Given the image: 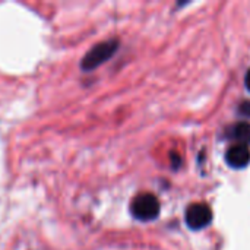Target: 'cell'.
<instances>
[{
	"label": "cell",
	"instance_id": "cell-1",
	"mask_svg": "<svg viewBox=\"0 0 250 250\" xmlns=\"http://www.w3.org/2000/svg\"><path fill=\"white\" fill-rule=\"evenodd\" d=\"M117 50H119V40H116V38L95 44L83 56V59L81 62V69L83 72H91V70L97 69L98 66H101L103 63L110 60L116 54Z\"/></svg>",
	"mask_w": 250,
	"mask_h": 250
},
{
	"label": "cell",
	"instance_id": "cell-2",
	"mask_svg": "<svg viewBox=\"0 0 250 250\" xmlns=\"http://www.w3.org/2000/svg\"><path fill=\"white\" fill-rule=\"evenodd\" d=\"M160 201L152 193L138 195L130 205L132 215L139 221H152L160 215Z\"/></svg>",
	"mask_w": 250,
	"mask_h": 250
},
{
	"label": "cell",
	"instance_id": "cell-3",
	"mask_svg": "<svg viewBox=\"0 0 250 250\" xmlns=\"http://www.w3.org/2000/svg\"><path fill=\"white\" fill-rule=\"evenodd\" d=\"M185 220L189 229L192 230H202L208 227L212 221V211L209 205L204 202H196L188 207Z\"/></svg>",
	"mask_w": 250,
	"mask_h": 250
},
{
	"label": "cell",
	"instance_id": "cell-4",
	"mask_svg": "<svg viewBox=\"0 0 250 250\" xmlns=\"http://www.w3.org/2000/svg\"><path fill=\"white\" fill-rule=\"evenodd\" d=\"M226 160L233 168H245L250 163V148L248 145L234 144L227 149Z\"/></svg>",
	"mask_w": 250,
	"mask_h": 250
},
{
	"label": "cell",
	"instance_id": "cell-5",
	"mask_svg": "<svg viewBox=\"0 0 250 250\" xmlns=\"http://www.w3.org/2000/svg\"><path fill=\"white\" fill-rule=\"evenodd\" d=\"M229 136L236 141V144L240 145H250V123L248 122H240L234 123L229 129Z\"/></svg>",
	"mask_w": 250,
	"mask_h": 250
},
{
	"label": "cell",
	"instance_id": "cell-6",
	"mask_svg": "<svg viewBox=\"0 0 250 250\" xmlns=\"http://www.w3.org/2000/svg\"><path fill=\"white\" fill-rule=\"evenodd\" d=\"M240 114L242 116H245V117H250V101L249 100H246V101H243L242 104H240Z\"/></svg>",
	"mask_w": 250,
	"mask_h": 250
},
{
	"label": "cell",
	"instance_id": "cell-7",
	"mask_svg": "<svg viewBox=\"0 0 250 250\" xmlns=\"http://www.w3.org/2000/svg\"><path fill=\"white\" fill-rule=\"evenodd\" d=\"M171 163H173L174 168H177V167L180 166V164H179V163H180V158H179L176 154H171Z\"/></svg>",
	"mask_w": 250,
	"mask_h": 250
},
{
	"label": "cell",
	"instance_id": "cell-8",
	"mask_svg": "<svg viewBox=\"0 0 250 250\" xmlns=\"http://www.w3.org/2000/svg\"><path fill=\"white\" fill-rule=\"evenodd\" d=\"M245 83H246V88L250 91V69L248 70V73H246V78H245Z\"/></svg>",
	"mask_w": 250,
	"mask_h": 250
}]
</instances>
